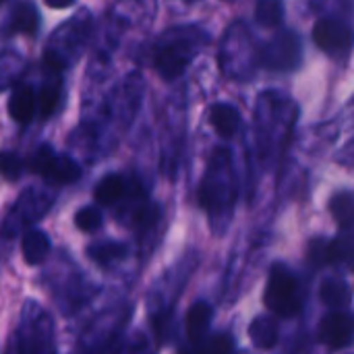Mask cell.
I'll use <instances>...</instances> for the list:
<instances>
[{
  "mask_svg": "<svg viewBox=\"0 0 354 354\" xmlns=\"http://www.w3.org/2000/svg\"><path fill=\"white\" fill-rule=\"evenodd\" d=\"M263 301L268 309L276 313L278 317H295L301 313L299 282L284 263L272 266Z\"/></svg>",
  "mask_w": 354,
  "mask_h": 354,
  "instance_id": "1",
  "label": "cell"
},
{
  "mask_svg": "<svg viewBox=\"0 0 354 354\" xmlns=\"http://www.w3.org/2000/svg\"><path fill=\"white\" fill-rule=\"evenodd\" d=\"M29 168L44 176L50 183L56 185H71L81 176V168L77 166V162H73L66 156H56L50 147H39L31 160H29Z\"/></svg>",
  "mask_w": 354,
  "mask_h": 354,
  "instance_id": "2",
  "label": "cell"
},
{
  "mask_svg": "<svg viewBox=\"0 0 354 354\" xmlns=\"http://www.w3.org/2000/svg\"><path fill=\"white\" fill-rule=\"evenodd\" d=\"M259 60L270 71H292L301 62V41L292 31L274 35L259 54Z\"/></svg>",
  "mask_w": 354,
  "mask_h": 354,
  "instance_id": "3",
  "label": "cell"
},
{
  "mask_svg": "<svg viewBox=\"0 0 354 354\" xmlns=\"http://www.w3.org/2000/svg\"><path fill=\"white\" fill-rule=\"evenodd\" d=\"M313 39L326 54L346 56L354 44V31L338 19H322L313 27Z\"/></svg>",
  "mask_w": 354,
  "mask_h": 354,
  "instance_id": "4",
  "label": "cell"
},
{
  "mask_svg": "<svg viewBox=\"0 0 354 354\" xmlns=\"http://www.w3.org/2000/svg\"><path fill=\"white\" fill-rule=\"evenodd\" d=\"M195 50L189 41H174V44H166L158 54H156V71L166 79L172 81L176 77H180L187 66L191 64Z\"/></svg>",
  "mask_w": 354,
  "mask_h": 354,
  "instance_id": "5",
  "label": "cell"
},
{
  "mask_svg": "<svg viewBox=\"0 0 354 354\" xmlns=\"http://www.w3.org/2000/svg\"><path fill=\"white\" fill-rule=\"evenodd\" d=\"M353 317L348 313H330L319 326V338L330 348H344L353 338Z\"/></svg>",
  "mask_w": 354,
  "mask_h": 354,
  "instance_id": "6",
  "label": "cell"
},
{
  "mask_svg": "<svg viewBox=\"0 0 354 354\" xmlns=\"http://www.w3.org/2000/svg\"><path fill=\"white\" fill-rule=\"evenodd\" d=\"M37 112V93L29 85H19L8 97V114L15 122H29Z\"/></svg>",
  "mask_w": 354,
  "mask_h": 354,
  "instance_id": "7",
  "label": "cell"
},
{
  "mask_svg": "<svg viewBox=\"0 0 354 354\" xmlns=\"http://www.w3.org/2000/svg\"><path fill=\"white\" fill-rule=\"evenodd\" d=\"M209 322H212V309L207 303H195L187 311L185 328H187V336L193 346H197V348L203 346V340L209 332Z\"/></svg>",
  "mask_w": 354,
  "mask_h": 354,
  "instance_id": "8",
  "label": "cell"
},
{
  "mask_svg": "<svg viewBox=\"0 0 354 354\" xmlns=\"http://www.w3.org/2000/svg\"><path fill=\"white\" fill-rule=\"evenodd\" d=\"M209 122L216 129V133L224 139H230L239 133L241 129V114L236 108L228 104H216L209 110Z\"/></svg>",
  "mask_w": 354,
  "mask_h": 354,
  "instance_id": "9",
  "label": "cell"
},
{
  "mask_svg": "<svg viewBox=\"0 0 354 354\" xmlns=\"http://www.w3.org/2000/svg\"><path fill=\"white\" fill-rule=\"evenodd\" d=\"M21 251H23V257L27 263H31V266L41 263L50 251V241H48L46 232H41V230L25 232L23 241H21Z\"/></svg>",
  "mask_w": 354,
  "mask_h": 354,
  "instance_id": "10",
  "label": "cell"
},
{
  "mask_svg": "<svg viewBox=\"0 0 354 354\" xmlns=\"http://www.w3.org/2000/svg\"><path fill=\"white\" fill-rule=\"evenodd\" d=\"M249 338L257 348L270 351L278 342V324L272 317H255L249 326Z\"/></svg>",
  "mask_w": 354,
  "mask_h": 354,
  "instance_id": "11",
  "label": "cell"
},
{
  "mask_svg": "<svg viewBox=\"0 0 354 354\" xmlns=\"http://www.w3.org/2000/svg\"><path fill=\"white\" fill-rule=\"evenodd\" d=\"M10 29L25 33V35H35L39 29V15L35 10L33 4L29 2H21L17 4L12 17H10Z\"/></svg>",
  "mask_w": 354,
  "mask_h": 354,
  "instance_id": "12",
  "label": "cell"
},
{
  "mask_svg": "<svg viewBox=\"0 0 354 354\" xmlns=\"http://www.w3.org/2000/svg\"><path fill=\"white\" fill-rule=\"evenodd\" d=\"M124 193H127L124 180L120 176H116V174H110L104 180L97 183L93 197H95V201L100 205H114V203H118L124 197Z\"/></svg>",
  "mask_w": 354,
  "mask_h": 354,
  "instance_id": "13",
  "label": "cell"
},
{
  "mask_svg": "<svg viewBox=\"0 0 354 354\" xmlns=\"http://www.w3.org/2000/svg\"><path fill=\"white\" fill-rule=\"evenodd\" d=\"M319 297L326 305L330 307H342L351 301V286L342 280H326L322 284V290H319Z\"/></svg>",
  "mask_w": 354,
  "mask_h": 354,
  "instance_id": "14",
  "label": "cell"
},
{
  "mask_svg": "<svg viewBox=\"0 0 354 354\" xmlns=\"http://www.w3.org/2000/svg\"><path fill=\"white\" fill-rule=\"evenodd\" d=\"M255 17L266 27H278L284 19L282 0H259L255 8Z\"/></svg>",
  "mask_w": 354,
  "mask_h": 354,
  "instance_id": "15",
  "label": "cell"
},
{
  "mask_svg": "<svg viewBox=\"0 0 354 354\" xmlns=\"http://www.w3.org/2000/svg\"><path fill=\"white\" fill-rule=\"evenodd\" d=\"M330 209H332L334 218L340 222L342 228L354 226V195H351V193H338L332 199Z\"/></svg>",
  "mask_w": 354,
  "mask_h": 354,
  "instance_id": "16",
  "label": "cell"
},
{
  "mask_svg": "<svg viewBox=\"0 0 354 354\" xmlns=\"http://www.w3.org/2000/svg\"><path fill=\"white\" fill-rule=\"evenodd\" d=\"M60 102V85L58 83H44V87L37 93V112L41 118H48L54 114Z\"/></svg>",
  "mask_w": 354,
  "mask_h": 354,
  "instance_id": "17",
  "label": "cell"
},
{
  "mask_svg": "<svg viewBox=\"0 0 354 354\" xmlns=\"http://www.w3.org/2000/svg\"><path fill=\"white\" fill-rule=\"evenodd\" d=\"M91 259L100 261V263H112L116 259H122L127 255V247L124 245H116V243H106V245H97L89 249Z\"/></svg>",
  "mask_w": 354,
  "mask_h": 354,
  "instance_id": "18",
  "label": "cell"
},
{
  "mask_svg": "<svg viewBox=\"0 0 354 354\" xmlns=\"http://www.w3.org/2000/svg\"><path fill=\"white\" fill-rule=\"evenodd\" d=\"M75 224L83 232H95L102 226V214L97 207H83L75 216Z\"/></svg>",
  "mask_w": 354,
  "mask_h": 354,
  "instance_id": "19",
  "label": "cell"
},
{
  "mask_svg": "<svg viewBox=\"0 0 354 354\" xmlns=\"http://www.w3.org/2000/svg\"><path fill=\"white\" fill-rule=\"evenodd\" d=\"M201 354H232V340L226 334H218L209 344H203Z\"/></svg>",
  "mask_w": 354,
  "mask_h": 354,
  "instance_id": "20",
  "label": "cell"
},
{
  "mask_svg": "<svg viewBox=\"0 0 354 354\" xmlns=\"http://www.w3.org/2000/svg\"><path fill=\"white\" fill-rule=\"evenodd\" d=\"M21 170H23V164L15 153H8V151L2 153V172L8 180H17L21 176Z\"/></svg>",
  "mask_w": 354,
  "mask_h": 354,
  "instance_id": "21",
  "label": "cell"
},
{
  "mask_svg": "<svg viewBox=\"0 0 354 354\" xmlns=\"http://www.w3.org/2000/svg\"><path fill=\"white\" fill-rule=\"evenodd\" d=\"M48 6H52V8H66V6H71L75 0H44Z\"/></svg>",
  "mask_w": 354,
  "mask_h": 354,
  "instance_id": "22",
  "label": "cell"
},
{
  "mask_svg": "<svg viewBox=\"0 0 354 354\" xmlns=\"http://www.w3.org/2000/svg\"><path fill=\"white\" fill-rule=\"evenodd\" d=\"M50 60H54V54H48V56H46V62H50ZM54 68L60 71V68H62V62H54Z\"/></svg>",
  "mask_w": 354,
  "mask_h": 354,
  "instance_id": "23",
  "label": "cell"
},
{
  "mask_svg": "<svg viewBox=\"0 0 354 354\" xmlns=\"http://www.w3.org/2000/svg\"><path fill=\"white\" fill-rule=\"evenodd\" d=\"M189 2H193V0H189Z\"/></svg>",
  "mask_w": 354,
  "mask_h": 354,
  "instance_id": "24",
  "label": "cell"
}]
</instances>
